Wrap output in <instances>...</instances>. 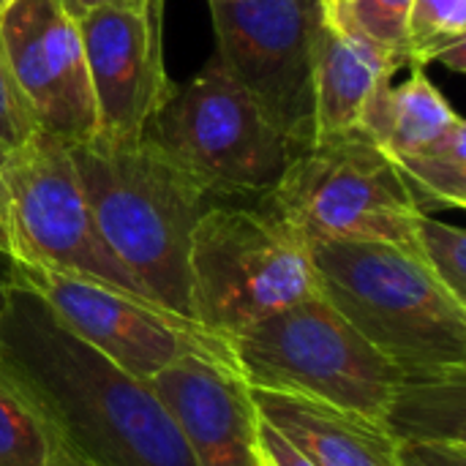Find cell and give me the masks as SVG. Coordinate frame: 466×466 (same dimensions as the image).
I'll return each mask as SVG.
<instances>
[{"instance_id": "cell-11", "label": "cell", "mask_w": 466, "mask_h": 466, "mask_svg": "<svg viewBox=\"0 0 466 466\" xmlns=\"http://www.w3.org/2000/svg\"><path fill=\"white\" fill-rule=\"evenodd\" d=\"M0 38L38 128L68 145L93 139L98 112L76 19L57 0H14L0 11Z\"/></svg>"}, {"instance_id": "cell-19", "label": "cell", "mask_w": 466, "mask_h": 466, "mask_svg": "<svg viewBox=\"0 0 466 466\" xmlns=\"http://www.w3.org/2000/svg\"><path fill=\"white\" fill-rule=\"evenodd\" d=\"M0 466H68L38 412L0 371Z\"/></svg>"}, {"instance_id": "cell-24", "label": "cell", "mask_w": 466, "mask_h": 466, "mask_svg": "<svg viewBox=\"0 0 466 466\" xmlns=\"http://www.w3.org/2000/svg\"><path fill=\"white\" fill-rule=\"evenodd\" d=\"M257 437L265 445V451L270 453V459L276 461V466H314L289 440H284L270 423H265L257 415Z\"/></svg>"}, {"instance_id": "cell-16", "label": "cell", "mask_w": 466, "mask_h": 466, "mask_svg": "<svg viewBox=\"0 0 466 466\" xmlns=\"http://www.w3.org/2000/svg\"><path fill=\"white\" fill-rule=\"evenodd\" d=\"M382 423L399 442H466V366L401 369Z\"/></svg>"}, {"instance_id": "cell-12", "label": "cell", "mask_w": 466, "mask_h": 466, "mask_svg": "<svg viewBox=\"0 0 466 466\" xmlns=\"http://www.w3.org/2000/svg\"><path fill=\"white\" fill-rule=\"evenodd\" d=\"M197 466H254L257 410L246 380L221 363L186 355L147 380Z\"/></svg>"}, {"instance_id": "cell-28", "label": "cell", "mask_w": 466, "mask_h": 466, "mask_svg": "<svg viewBox=\"0 0 466 466\" xmlns=\"http://www.w3.org/2000/svg\"><path fill=\"white\" fill-rule=\"evenodd\" d=\"M5 300H8V279L3 276V279H0V314H3V309H5Z\"/></svg>"}, {"instance_id": "cell-8", "label": "cell", "mask_w": 466, "mask_h": 466, "mask_svg": "<svg viewBox=\"0 0 466 466\" xmlns=\"http://www.w3.org/2000/svg\"><path fill=\"white\" fill-rule=\"evenodd\" d=\"M5 279L41 298L66 328L139 380L156 377L186 355L240 374L229 339L137 292L33 262H8Z\"/></svg>"}, {"instance_id": "cell-14", "label": "cell", "mask_w": 466, "mask_h": 466, "mask_svg": "<svg viewBox=\"0 0 466 466\" xmlns=\"http://www.w3.org/2000/svg\"><path fill=\"white\" fill-rule=\"evenodd\" d=\"M248 393L257 415L314 466H401L399 440L377 418L295 393Z\"/></svg>"}, {"instance_id": "cell-10", "label": "cell", "mask_w": 466, "mask_h": 466, "mask_svg": "<svg viewBox=\"0 0 466 466\" xmlns=\"http://www.w3.org/2000/svg\"><path fill=\"white\" fill-rule=\"evenodd\" d=\"M76 27L98 112L96 137L142 139L175 90L164 66V0H106Z\"/></svg>"}, {"instance_id": "cell-1", "label": "cell", "mask_w": 466, "mask_h": 466, "mask_svg": "<svg viewBox=\"0 0 466 466\" xmlns=\"http://www.w3.org/2000/svg\"><path fill=\"white\" fill-rule=\"evenodd\" d=\"M0 371L38 412L68 466H197L147 380L101 355L11 281Z\"/></svg>"}, {"instance_id": "cell-15", "label": "cell", "mask_w": 466, "mask_h": 466, "mask_svg": "<svg viewBox=\"0 0 466 466\" xmlns=\"http://www.w3.org/2000/svg\"><path fill=\"white\" fill-rule=\"evenodd\" d=\"M407 66L410 74L401 82L390 76L377 87L360 120V131L388 158L437 142L461 120L451 101L423 74V66Z\"/></svg>"}, {"instance_id": "cell-23", "label": "cell", "mask_w": 466, "mask_h": 466, "mask_svg": "<svg viewBox=\"0 0 466 466\" xmlns=\"http://www.w3.org/2000/svg\"><path fill=\"white\" fill-rule=\"evenodd\" d=\"M401 466H466V442H399Z\"/></svg>"}, {"instance_id": "cell-6", "label": "cell", "mask_w": 466, "mask_h": 466, "mask_svg": "<svg viewBox=\"0 0 466 466\" xmlns=\"http://www.w3.org/2000/svg\"><path fill=\"white\" fill-rule=\"evenodd\" d=\"M248 388L295 393L382 420L401 366L366 341L322 295L306 298L232 339Z\"/></svg>"}, {"instance_id": "cell-18", "label": "cell", "mask_w": 466, "mask_h": 466, "mask_svg": "<svg viewBox=\"0 0 466 466\" xmlns=\"http://www.w3.org/2000/svg\"><path fill=\"white\" fill-rule=\"evenodd\" d=\"M407 63L442 60L453 71L466 68V0H412L404 30Z\"/></svg>"}, {"instance_id": "cell-29", "label": "cell", "mask_w": 466, "mask_h": 466, "mask_svg": "<svg viewBox=\"0 0 466 466\" xmlns=\"http://www.w3.org/2000/svg\"><path fill=\"white\" fill-rule=\"evenodd\" d=\"M11 3H14V0H0V11H5V8H8Z\"/></svg>"}, {"instance_id": "cell-25", "label": "cell", "mask_w": 466, "mask_h": 466, "mask_svg": "<svg viewBox=\"0 0 466 466\" xmlns=\"http://www.w3.org/2000/svg\"><path fill=\"white\" fill-rule=\"evenodd\" d=\"M57 3H60V8H63L71 19H79V16H85L87 11L104 5L106 0H57Z\"/></svg>"}, {"instance_id": "cell-4", "label": "cell", "mask_w": 466, "mask_h": 466, "mask_svg": "<svg viewBox=\"0 0 466 466\" xmlns=\"http://www.w3.org/2000/svg\"><path fill=\"white\" fill-rule=\"evenodd\" d=\"M188 279L191 319L229 341L319 295L309 240L262 199L213 202L197 218Z\"/></svg>"}, {"instance_id": "cell-3", "label": "cell", "mask_w": 466, "mask_h": 466, "mask_svg": "<svg viewBox=\"0 0 466 466\" xmlns=\"http://www.w3.org/2000/svg\"><path fill=\"white\" fill-rule=\"evenodd\" d=\"M309 248L319 295L396 366H466V303L418 254L369 240Z\"/></svg>"}, {"instance_id": "cell-5", "label": "cell", "mask_w": 466, "mask_h": 466, "mask_svg": "<svg viewBox=\"0 0 466 466\" xmlns=\"http://www.w3.org/2000/svg\"><path fill=\"white\" fill-rule=\"evenodd\" d=\"M213 202L262 199L306 147L213 55L175 85L147 134Z\"/></svg>"}, {"instance_id": "cell-20", "label": "cell", "mask_w": 466, "mask_h": 466, "mask_svg": "<svg viewBox=\"0 0 466 466\" xmlns=\"http://www.w3.org/2000/svg\"><path fill=\"white\" fill-rule=\"evenodd\" d=\"M418 257L423 265L466 303V232L461 227L445 224L420 213L415 227Z\"/></svg>"}, {"instance_id": "cell-9", "label": "cell", "mask_w": 466, "mask_h": 466, "mask_svg": "<svg viewBox=\"0 0 466 466\" xmlns=\"http://www.w3.org/2000/svg\"><path fill=\"white\" fill-rule=\"evenodd\" d=\"M216 57L270 117L311 145V55L319 0H210Z\"/></svg>"}, {"instance_id": "cell-22", "label": "cell", "mask_w": 466, "mask_h": 466, "mask_svg": "<svg viewBox=\"0 0 466 466\" xmlns=\"http://www.w3.org/2000/svg\"><path fill=\"white\" fill-rule=\"evenodd\" d=\"M35 131L41 128L16 85V76L8 63V52L0 38V161L11 150L22 147Z\"/></svg>"}, {"instance_id": "cell-13", "label": "cell", "mask_w": 466, "mask_h": 466, "mask_svg": "<svg viewBox=\"0 0 466 466\" xmlns=\"http://www.w3.org/2000/svg\"><path fill=\"white\" fill-rule=\"evenodd\" d=\"M401 66V52L377 44L350 19L322 16L311 55V142L360 131L371 96Z\"/></svg>"}, {"instance_id": "cell-27", "label": "cell", "mask_w": 466, "mask_h": 466, "mask_svg": "<svg viewBox=\"0 0 466 466\" xmlns=\"http://www.w3.org/2000/svg\"><path fill=\"white\" fill-rule=\"evenodd\" d=\"M254 466H276L270 453L265 451V445L259 442V437H254Z\"/></svg>"}, {"instance_id": "cell-17", "label": "cell", "mask_w": 466, "mask_h": 466, "mask_svg": "<svg viewBox=\"0 0 466 466\" xmlns=\"http://www.w3.org/2000/svg\"><path fill=\"white\" fill-rule=\"evenodd\" d=\"M423 213L466 205V123L464 117L437 142L390 158Z\"/></svg>"}, {"instance_id": "cell-2", "label": "cell", "mask_w": 466, "mask_h": 466, "mask_svg": "<svg viewBox=\"0 0 466 466\" xmlns=\"http://www.w3.org/2000/svg\"><path fill=\"white\" fill-rule=\"evenodd\" d=\"M71 158L104 246L145 298L191 319V232L213 199L150 137H93Z\"/></svg>"}, {"instance_id": "cell-26", "label": "cell", "mask_w": 466, "mask_h": 466, "mask_svg": "<svg viewBox=\"0 0 466 466\" xmlns=\"http://www.w3.org/2000/svg\"><path fill=\"white\" fill-rule=\"evenodd\" d=\"M319 3H322V16L325 19H333V16L344 14L355 0H319Z\"/></svg>"}, {"instance_id": "cell-21", "label": "cell", "mask_w": 466, "mask_h": 466, "mask_svg": "<svg viewBox=\"0 0 466 466\" xmlns=\"http://www.w3.org/2000/svg\"><path fill=\"white\" fill-rule=\"evenodd\" d=\"M412 0H355L333 19H350L377 44L404 55V30Z\"/></svg>"}, {"instance_id": "cell-7", "label": "cell", "mask_w": 466, "mask_h": 466, "mask_svg": "<svg viewBox=\"0 0 466 466\" xmlns=\"http://www.w3.org/2000/svg\"><path fill=\"white\" fill-rule=\"evenodd\" d=\"M262 202L309 243L369 240L418 254L415 227L423 210L396 164L363 131L303 147Z\"/></svg>"}]
</instances>
